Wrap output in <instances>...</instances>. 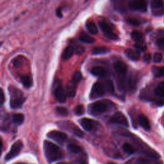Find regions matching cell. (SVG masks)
I'll return each mask as SVG.
<instances>
[{"instance_id": "cell-1", "label": "cell", "mask_w": 164, "mask_h": 164, "mask_svg": "<svg viewBox=\"0 0 164 164\" xmlns=\"http://www.w3.org/2000/svg\"><path fill=\"white\" fill-rule=\"evenodd\" d=\"M44 151L46 159L49 163L59 160L63 157V151L58 145L48 140L44 141Z\"/></svg>"}, {"instance_id": "cell-2", "label": "cell", "mask_w": 164, "mask_h": 164, "mask_svg": "<svg viewBox=\"0 0 164 164\" xmlns=\"http://www.w3.org/2000/svg\"><path fill=\"white\" fill-rule=\"evenodd\" d=\"M10 92V107L12 108H19L26 100L23 93L12 87H9Z\"/></svg>"}, {"instance_id": "cell-3", "label": "cell", "mask_w": 164, "mask_h": 164, "mask_svg": "<svg viewBox=\"0 0 164 164\" xmlns=\"http://www.w3.org/2000/svg\"><path fill=\"white\" fill-rule=\"evenodd\" d=\"M108 108V101H98L91 104L89 106V112L90 114L97 116L104 113Z\"/></svg>"}, {"instance_id": "cell-4", "label": "cell", "mask_w": 164, "mask_h": 164, "mask_svg": "<svg viewBox=\"0 0 164 164\" xmlns=\"http://www.w3.org/2000/svg\"><path fill=\"white\" fill-rule=\"evenodd\" d=\"M53 92L56 100L60 103H64L67 98V92L64 90L60 81L56 80L53 87Z\"/></svg>"}, {"instance_id": "cell-5", "label": "cell", "mask_w": 164, "mask_h": 164, "mask_svg": "<svg viewBox=\"0 0 164 164\" xmlns=\"http://www.w3.org/2000/svg\"><path fill=\"white\" fill-rule=\"evenodd\" d=\"M98 24L103 34L107 38L111 40L118 39V36L114 32L112 25H111L109 22H107L104 21H99Z\"/></svg>"}, {"instance_id": "cell-6", "label": "cell", "mask_w": 164, "mask_h": 164, "mask_svg": "<svg viewBox=\"0 0 164 164\" xmlns=\"http://www.w3.org/2000/svg\"><path fill=\"white\" fill-rule=\"evenodd\" d=\"M106 90V87L101 82H96L92 87L90 98L91 99H94L104 96Z\"/></svg>"}, {"instance_id": "cell-7", "label": "cell", "mask_w": 164, "mask_h": 164, "mask_svg": "<svg viewBox=\"0 0 164 164\" xmlns=\"http://www.w3.org/2000/svg\"><path fill=\"white\" fill-rule=\"evenodd\" d=\"M130 9L145 12L148 9V3L146 0H130L128 3Z\"/></svg>"}, {"instance_id": "cell-8", "label": "cell", "mask_w": 164, "mask_h": 164, "mask_svg": "<svg viewBox=\"0 0 164 164\" xmlns=\"http://www.w3.org/2000/svg\"><path fill=\"white\" fill-rule=\"evenodd\" d=\"M22 146L23 144L21 140H17V141L15 142L12 145V148L9 153L6 155L5 157V160L8 161L17 156L20 153V152L22 148Z\"/></svg>"}, {"instance_id": "cell-9", "label": "cell", "mask_w": 164, "mask_h": 164, "mask_svg": "<svg viewBox=\"0 0 164 164\" xmlns=\"http://www.w3.org/2000/svg\"><path fill=\"white\" fill-rule=\"evenodd\" d=\"M47 136L60 144H63L67 138V135L65 133L56 130L50 132L47 134Z\"/></svg>"}, {"instance_id": "cell-10", "label": "cell", "mask_w": 164, "mask_h": 164, "mask_svg": "<svg viewBox=\"0 0 164 164\" xmlns=\"http://www.w3.org/2000/svg\"><path fill=\"white\" fill-rule=\"evenodd\" d=\"M110 122L116 125H121L125 126H128V121L126 117L121 112H117L114 114L110 119Z\"/></svg>"}, {"instance_id": "cell-11", "label": "cell", "mask_w": 164, "mask_h": 164, "mask_svg": "<svg viewBox=\"0 0 164 164\" xmlns=\"http://www.w3.org/2000/svg\"><path fill=\"white\" fill-rule=\"evenodd\" d=\"M114 66L115 71L121 75H125L127 72L128 68L126 64L122 61H117Z\"/></svg>"}, {"instance_id": "cell-12", "label": "cell", "mask_w": 164, "mask_h": 164, "mask_svg": "<svg viewBox=\"0 0 164 164\" xmlns=\"http://www.w3.org/2000/svg\"><path fill=\"white\" fill-rule=\"evenodd\" d=\"M80 125L87 131H91L94 127V122L88 118H83L80 121Z\"/></svg>"}, {"instance_id": "cell-13", "label": "cell", "mask_w": 164, "mask_h": 164, "mask_svg": "<svg viewBox=\"0 0 164 164\" xmlns=\"http://www.w3.org/2000/svg\"><path fill=\"white\" fill-rule=\"evenodd\" d=\"M138 122L145 130H149L151 128V124L149 119L145 115L140 114L138 116Z\"/></svg>"}, {"instance_id": "cell-14", "label": "cell", "mask_w": 164, "mask_h": 164, "mask_svg": "<svg viewBox=\"0 0 164 164\" xmlns=\"http://www.w3.org/2000/svg\"><path fill=\"white\" fill-rule=\"evenodd\" d=\"M125 55L130 60L133 61H137L140 58V53L137 50H134L132 49H127L125 50Z\"/></svg>"}, {"instance_id": "cell-15", "label": "cell", "mask_w": 164, "mask_h": 164, "mask_svg": "<svg viewBox=\"0 0 164 164\" xmlns=\"http://www.w3.org/2000/svg\"><path fill=\"white\" fill-rule=\"evenodd\" d=\"M91 73L99 77H104L107 75V70L101 66H96L91 69Z\"/></svg>"}, {"instance_id": "cell-16", "label": "cell", "mask_w": 164, "mask_h": 164, "mask_svg": "<svg viewBox=\"0 0 164 164\" xmlns=\"http://www.w3.org/2000/svg\"><path fill=\"white\" fill-rule=\"evenodd\" d=\"M75 51V50L74 48V47L72 46H69L67 48L64 50L63 54H62V59L63 60H69L70 58H71L72 56L74 54V52Z\"/></svg>"}, {"instance_id": "cell-17", "label": "cell", "mask_w": 164, "mask_h": 164, "mask_svg": "<svg viewBox=\"0 0 164 164\" xmlns=\"http://www.w3.org/2000/svg\"><path fill=\"white\" fill-rule=\"evenodd\" d=\"M79 40L80 42L87 43V44H92L93 43H94L95 39L91 36H90L89 35H88L85 32H81V34L80 35L79 37Z\"/></svg>"}, {"instance_id": "cell-18", "label": "cell", "mask_w": 164, "mask_h": 164, "mask_svg": "<svg viewBox=\"0 0 164 164\" xmlns=\"http://www.w3.org/2000/svg\"><path fill=\"white\" fill-rule=\"evenodd\" d=\"M152 73L156 78L164 77V67L154 66L152 68Z\"/></svg>"}, {"instance_id": "cell-19", "label": "cell", "mask_w": 164, "mask_h": 164, "mask_svg": "<svg viewBox=\"0 0 164 164\" xmlns=\"http://www.w3.org/2000/svg\"><path fill=\"white\" fill-rule=\"evenodd\" d=\"M87 28L89 32L93 34L96 35L98 33V29L96 25V23L93 21H89L87 23Z\"/></svg>"}, {"instance_id": "cell-20", "label": "cell", "mask_w": 164, "mask_h": 164, "mask_svg": "<svg viewBox=\"0 0 164 164\" xmlns=\"http://www.w3.org/2000/svg\"><path fill=\"white\" fill-rule=\"evenodd\" d=\"M21 83L23 84L25 87L29 88L32 85V78L28 75H22L21 77Z\"/></svg>"}, {"instance_id": "cell-21", "label": "cell", "mask_w": 164, "mask_h": 164, "mask_svg": "<svg viewBox=\"0 0 164 164\" xmlns=\"http://www.w3.org/2000/svg\"><path fill=\"white\" fill-rule=\"evenodd\" d=\"M132 37L136 43L144 40V36L142 32L135 30L132 33Z\"/></svg>"}, {"instance_id": "cell-22", "label": "cell", "mask_w": 164, "mask_h": 164, "mask_svg": "<svg viewBox=\"0 0 164 164\" xmlns=\"http://www.w3.org/2000/svg\"><path fill=\"white\" fill-rule=\"evenodd\" d=\"M109 51V50L105 47L100 46V47H96L92 49V53L94 55H101V54H105Z\"/></svg>"}, {"instance_id": "cell-23", "label": "cell", "mask_w": 164, "mask_h": 164, "mask_svg": "<svg viewBox=\"0 0 164 164\" xmlns=\"http://www.w3.org/2000/svg\"><path fill=\"white\" fill-rule=\"evenodd\" d=\"M25 120V116L22 114H14L13 118H12V121L14 123H15L16 125H20L22 123L24 122Z\"/></svg>"}, {"instance_id": "cell-24", "label": "cell", "mask_w": 164, "mask_h": 164, "mask_svg": "<svg viewBox=\"0 0 164 164\" xmlns=\"http://www.w3.org/2000/svg\"><path fill=\"white\" fill-rule=\"evenodd\" d=\"M155 93L156 95L164 97V82H161L155 90Z\"/></svg>"}, {"instance_id": "cell-25", "label": "cell", "mask_w": 164, "mask_h": 164, "mask_svg": "<svg viewBox=\"0 0 164 164\" xmlns=\"http://www.w3.org/2000/svg\"><path fill=\"white\" fill-rule=\"evenodd\" d=\"M122 149L124 150V151L126 152V153H128L129 155H132L135 153V148L130 144H129V143H125V144H123Z\"/></svg>"}, {"instance_id": "cell-26", "label": "cell", "mask_w": 164, "mask_h": 164, "mask_svg": "<svg viewBox=\"0 0 164 164\" xmlns=\"http://www.w3.org/2000/svg\"><path fill=\"white\" fill-rule=\"evenodd\" d=\"M67 149L70 152H71V153H75V154L79 153L80 152H81V149L79 145H78L77 144H69L67 146Z\"/></svg>"}, {"instance_id": "cell-27", "label": "cell", "mask_w": 164, "mask_h": 164, "mask_svg": "<svg viewBox=\"0 0 164 164\" xmlns=\"http://www.w3.org/2000/svg\"><path fill=\"white\" fill-rule=\"evenodd\" d=\"M75 84L72 82L71 84H69L67 87V94L69 97H74L76 94Z\"/></svg>"}, {"instance_id": "cell-28", "label": "cell", "mask_w": 164, "mask_h": 164, "mask_svg": "<svg viewBox=\"0 0 164 164\" xmlns=\"http://www.w3.org/2000/svg\"><path fill=\"white\" fill-rule=\"evenodd\" d=\"M163 0H151V6L153 9H158L162 7L163 6Z\"/></svg>"}, {"instance_id": "cell-29", "label": "cell", "mask_w": 164, "mask_h": 164, "mask_svg": "<svg viewBox=\"0 0 164 164\" xmlns=\"http://www.w3.org/2000/svg\"><path fill=\"white\" fill-rule=\"evenodd\" d=\"M135 48L137 50L141 51H144L145 50H146V49H147V46H146V44L144 40L136 43V44H135Z\"/></svg>"}, {"instance_id": "cell-30", "label": "cell", "mask_w": 164, "mask_h": 164, "mask_svg": "<svg viewBox=\"0 0 164 164\" xmlns=\"http://www.w3.org/2000/svg\"><path fill=\"white\" fill-rule=\"evenodd\" d=\"M82 79V75L80 71H76L73 77V83L75 85L78 84Z\"/></svg>"}, {"instance_id": "cell-31", "label": "cell", "mask_w": 164, "mask_h": 164, "mask_svg": "<svg viewBox=\"0 0 164 164\" xmlns=\"http://www.w3.org/2000/svg\"><path fill=\"white\" fill-rule=\"evenodd\" d=\"M74 114L77 115H83L85 112V108L84 107L82 104H80L78 106L76 107V108L74 110Z\"/></svg>"}, {"instance_id": "cell-32", "label": "cell", "mask_w": 164, "mask_h": 164, "mask_svg": "<svg viewBox=\"0 0 164 164\" xmlns=\"http://www.w3.org/2000/svg\"><path fill=\"white\" fill-rule=\"evenodd\" d=\"M56 111L61 115L63 116H67L69 114L68 110L66 108H64L62 107H58L56 108Z\"/></svg>"}, {"instance_id": "cell-33", "label": "cell", "mask_w": 164, "mask_h": 164, "mask_svg": "<svg viewBox=\"0 0 164 164\" xmlns=\"http://www.w3.org/2000/svg\"><path fill=\"white\" fill-rule=\"evenodd\" d=\"M72 132L74 133V135H75L77 137H78L80 138H82L84 137V132H82L80 129L78 127H74L73 129Z\"/></svg>"}, {"instance_id": "cell-34", "label": "cell", "mask_w": 164, "mask_h": 164, "mask_svg": "<svg viewBox=\"0 0 164 164\" xmlns=\"http://www.w3.org/2000/svg\"><path fill=\"white\" fill-rule=\"evenodd\" d=\"M105 87H106V89L108 91V92L110 93H113L114 92V85L112 82L110 80H108L106 81V85H105Z\"/></svg>"}, {"instance_id": "cell-35", "label": "cell", "mask_w": 164, "mask_h": 164, "mask_svg": "<svg viewBox=\"0 0 164 164\" xmlns=\"http://www.w3.org/2000/svg\"><path fill=\"white\" fill-rule=\"evenodd\" d=\"M163 59V55L160 53H156L153 56V61L155 63H160Z\"/></svg>"}, {"instance_id": "cell-36", "label": "cell", "mask_w": 164, "mask_h": 164, "mask_svg": "<svg viewBox=\"0 0 164 164\" xmlns=\"http://www.w3.org/2000/svg\"><path fill=\"white\" fill-rule=\"evenodd\" d=\"M128 22L130 23V25H133V26H138L140 24V22L138 20L136 19H134V18L128 19Z\"/></svg>"}, {"instance_id": "cell-37", "label": "cell", "mask_w": 164, "mask_h": 164, "mask_svg": "<svg viewBox=\"0 0 164 164\" xmlns=\"http://www.w3.org/2000/svg\"><path fill=\"white\" fill-rule=\"evenodd\" d=\"M156 44L160 48L164 49V37L159 38L156 41Z\"/></svg>"}, {"instance_id": "cell-38", "label": "cell", "mask_w": 164, "mask_h": 164, "mask_svg": "<svg viewBox=\"0 0 164 164\" xmlns=\"http://www.w3.org/2000/svg\"><path fill=\"white\" fill-rule=\"evenodd\" d=\"M75 51H76V53H77L78 55H81V54H83L84 53L85 50H84V48L82 46H78L77 47V48H76Z\"/></svg>"}, {"instance_id": "cell-39", "label": "cell", "mask_w": 164, "mask_h": 164, "mask_svg": "<svg viewBox=\"0 0 164 164\" xmlns=\"http://www.w3.org/2000/svg\"><path fill=\"white\" fill-rule=\"evenodd\" d=\"M151 60V55L149 53L145 54L144 56V61L145 63H150Z\"/></svg>"}, {"instance_id": "cell-40", "label": "cell", "mask_w": 164, "mask_h": 164, "mask_svg": "<svg viewBox=\"0 0 164 164\" xmlns=\"http://www.w3.org/2000/svg\"><path fill=\"white\" fill-rule=\"evenodd\" d=\"M0 95H1V99H0V100H1V104L2 105L5 102V95L2 89H1V94Z\"/></svg>"}, {"instance_id": "cell-41", "label": "cell", "mask_w": 164, "mask_h": 164, "mask_svg": "<svg viewBox=\"0 0 164 164\" xmlns=\"http://www.w3.org/2000/svg\"><path fill=\"white\" fill-rule=\"evenodd\" d=\"M56 15L58 17H62V10H61L60 9H58L56 10Z\"/></svg>"}, {"instance_id": "cell-42", "label": "cell", "mask_w": 164, "mask_h": 164, "mask_svg": "<svg viewBox=\"0 0 164 164\" xmlns=\"http://www.w3.org/2000/svg\"><path fill=\"white\" fill-rule=\"evenodd\" d=\"M79 164H87V162L85 159H81L78 162Z\"/></svg>"}, {"instance_id": "cell-43", "label": "cell", "mask_w": 164, "mask_h": 164, "mask_svg": "<svg viewBox=\"0 0 164 164\" xmlns=\"http://www.w3.org/2000/svg\"><path fill=\"white\" fill-rule=\"evenodd\" d=\"M56 164H69V163H65V162H60V163H58Z\"/></svg>"}, {"instance_id": "cell-44", "label": "cell", "mask_w": 164, "mask_h": 164, "mask_svg": "<svg viewBox=\"0 0 164 164\" xmlns=\"http://www.w3.org/2000/svg\"><path fill=\"white\" fill-rule=\"evenodd\" d=\"M108 164H116L115 163H113V162H109Z\"/></svg>"}]
</instances>
